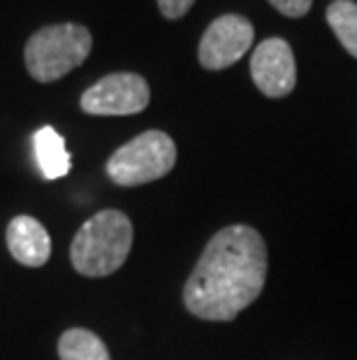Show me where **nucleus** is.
I'll list each match as a JSON object with an SVG mask.
<instances>
[{"instance_id": "obj_1", "label": "nucleus", "mask_w": 357, "mask_h": 360, "mask_svg": "<svg viewBox=\"0 0 357 360\" xmlns=\"http://www.w3.org/2000/svg\"><path fill=\"white\" fill-rule=\"evenodd\" d=\"M267 281V247L250 226H227L204 247L184 286V304L202 321H232Z\"/></svg>"}, {"instance_id": "obj_2", "label": "nucleus", "mask_w": 357, "mask_h": 360, "mask_svg": "<svg viewBox=\"0 0 357 360\" xmlns=\"http://www.w3.org/2000/svg\"><path fill=\"white\" fill-rule=\"evenodd\" d=\"M133 249V224L123 212L102 210L74 235L70 247L72 267L83 277H107L123 267Z\"/></svg>"}, {"instance_id": "obj_3", "label": "nucleus", "mask_w": 357, "mask_h": 360, "mask_svg": "<svg viewBox=\"0 0 357 360\" xmlns=\"http://www.w3.org/2000/svg\"><path fill=\"white\" fill-rule=\"evenodd\" d=\"M93 49V35L81 24H51L28 37L24 60L33 79L49 84L79 68Z\"/></svg>"}, {"instance_id": "obj_4", "label": "nucleus", "mask_w": 357, "mask_h": 360, "mask_svg": "<svg viewBox=\"0 0 357 360\" xmlns=\"http://www.w3.org/2000/svg\"><path fill=\"white\" fill-rule=\"evenodd\" d=\"M177 163V144L163 130H147L123 147H119L107 160V174L119 186H142L163 179Z\"/></svg>"}, {"instance_id": "obj_5", "label": "nucleus", "mask_w": 357, "mask_h": 360, "mask_svg": "<svg viewBox=\"0 0 357 360\" xmlns=\"http://www.w3.org/2000/svg\"><path fill=\"white\" fill-rule=\"evenodd\" d=\"M151 103L149 82L135 72H114L81 94L79 107L90 117H130Z\"/></svg>"}, {"instance_id": "obj_6", "label": "nucleus", "mask_w": 357, "mask_h": 360, "mask_svg": "<svg viewBox=\"0 0 357 360\" xmlns=\"http://www.w3.org/2000/svg\"><path fill=\"white\" fill-rule=\"evenodd\" d=\"M253 37L255 30L248 19L239 14H223L204 30L200 47H197L200 65L207 70H225L250 49Z\"/></svg>"}, {"instance_id": "obj_7", "label": "nucleus", "mask_w": 357, "mask_h": 360, "mask_svg": "<svg viewBox=\"0 0 357 360\" xmlns=\"http://www.w3.org/2000/svg\"><path fill=\"white\" fill-rule=\"evenodd\" d=\"M250 77L267 98H285L297 84V63L290 44L281 37L260 42L250 56Z\"/></svg>"}, {"instance_id": "obj_8", "label": "nucleus", "mask_w": 357, "mask_h": 360, "mask_svg": "<svg viewBox=\"0 0 357 360\" xmlns=\"http://www.w3.org/2000/svg\"><path fill=\"white\" fill-rule=\"evenodd\" d=\"M5 237L12 258L26 267H42L51 256V237L47 228L33 217H14Z\"/></svg>"}, {"instance_id": "obj_9", "label": "nucleus", "mask_w": 357, "mask_h": 360, "mask_svg": "<svg viewBox=\"0 0 357 360\" xmlns=\"http://www.w3.org/2000/svg\"><path fill=\"white\" fill-rule=\"evenodd\" d=\"M35 144V158L40 165V172L44 179H60L70 172V151L65 149L63 135L56 133V128L44 126L33 135Z\"/></svg>"}, {"instance_id": "obj_10", "label": "nucleus", "mask_w": 357, "mask_h": 360, "mask_svg": "<svg viewBox=\"0 0 357 360\" xmlns=\"http://www.w3.org/2000/svg\"><path fill=\"white\" fill-rule=\"evenodd\" d=\"M60 360H112L105 342L86 328H70L58 340Z\"/></svg>"}, {"instance_id": "obj_11", "label": "nucleus", "mask_w": 357, "mask_h": 360, "mask_svg": "<svg viewBox=\"0 0 357 360\" xmlns=\"http://www.w3.org/2000/svg\"><path fill=\"white\" fill-rule=\"evenodd\" d=\"M328 24L344 44V49L357 58V3L353 0H334L328 7Z\"/></svg>"}, {"instance_id": "obj_12", "label": "nucleus", "mask_w": 357, "mask_h": 360, "mask_svg": "<svg viewBox=\"0 0 357 360\" xmlns=\"http://www.w3.org/2000/svg\"><path fill=\"white\" fill-rule=\"evenodd\" d=\"M271 5H274V10H278L283 17H290V19H299L304 17L311 5H314V0H269Z\"/></svg>"}, {"instance_id": "obj_13", "label": "nucleus", "mask_w": 357, "mask_h": 360, "mask_svg": "<svg viewBox=\"0 0 357 360\" xmlns=\"http://www.w3.org/2000/svg\"><path fill=\"white\" fill-rule=\"evenodd\" d=\"M195 0H158V10L165 19H181L191 10Z\"/></svg>"}]
</instances>
